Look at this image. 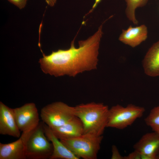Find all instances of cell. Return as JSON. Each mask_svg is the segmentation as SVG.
<instances>
[{
    "mask_svg": "<svg viewBox=\"0 0 159 159\" xmlns=\"http://www.w3.org/2000/svg\"><path fill=\"white\" fill-rule=\"evenodd\" d=\"M74 114L82 123L83 134L102 135L106 127L109 108L102 103H82L74 107Z\"/></svg>",
    "mask_w": 159,
    "mask_h": 159,
    "instance_id": "cell-2",
    "label": "cell"
},
{
    "mask_svg": "<svg viewBox=\"0 0 159 159\" xmlns=\"http://www.w3.org/2000/svg\"><path fill=\"white\" fill-rule=\"evenodd\" d=\"M44 122H40L34 130L27 133H22L27 159H49L53 151V146L46 136Z\"/></svg>",
    "mask_w": 159,
    "mask_h": 159,
    "instance_id": "cell-3",
    "label": "cell"
},
{
    "mask_svg": "<svg viewBox=\"0 0 159 159\" xmlns=\"http://www.w3.org/2000/svg\"><path fill=\"white\" fill-rule=\"evenodd\" d=\"M111 159H124V156H122L120 154L117 147L113 145L112 147Z\"/></svg>",
    "mask_w": 159,
    "mask_h": 159,
    "instance_id": "cell-17",
    "label": "cell"
},
{
    "mask_svg": "<svg viewBox=\"0 0 159 159\" xmlns=\"http://www.w3.org/2000/svg\"><path fill=\"white\" fill-rule=\"evenodd\" d=\"M105 21L92 36L85 40L79 41L78 48L75 46L74 38L67 49H59L48 55L42 52L43 57L39 62L43 72L56 77L65 75L74 77L80 73L96 69L103 34L102 26Z\"/></svg>",
    "mask_w": 159,
    "mask_h": 159,
    "instance_id": "cell-1",
    "label": "cell"
},
{
    "mask_svg": "<svg viewBox=\"0 0 159 159\" xmlns=\"http://www.w3.org/2000/svg\"><path fill=\"white\" fill-rule=\"evenodd\" d=\"M142 65L147 75L159 76V41L149 49L143 60Z\"/></svg>",
    "mask_w": 159,
    "mask_h": 159,
    "instance_id": "cell-14",
    "label": "cell"
},
{
    "mask_svg": "<svg viewBox=\"0 0 159 159\" xmlns=\"http://www.w3.org/2000/svg\"><path fill=\"white\" fill-rule=\"evenodd\" d=\"M103 135L83 134L78 137L60 141L79 159H96Z\"/></svg>",
    "mask_w": 159,
    "mask_h": 159,
    "instance_id": "cell-4",
    "label": "cell"
},
{
    "mask_svg": "<svg viewBox=\"0 0 159 159\" xmlns=\"http://www.w3.org/2000/svg\"><path fill=\"white\" fill-rule=\"evenodd\" d=\"M45 135L52 143L53 151L50 159H79L54 134L52 130L44 122Z\"/></svg>",
    "mask_w": 159,
    "mask_h": 159,
    "instance_id": "cell-12",
    "label": "cell"
},
{
    "mask_svg": "<svg viewBox=\"0 0 159 159\" xmlns=\"http://www.w3.org/2000/svg\"><path fill=\"white\" fill-rule=\"evenodd\" d=\"M20 131L17 126L13 108L0 102V134L19 138Z\"/></svg>",
    "mask_w": 159,
    "mask_h": 159,
    "instance_id": "cell-9",
    "label": "cell"
},
{
    "mask_svg": "<svg viewBox=\"0 0 159 159\" xmlns=\"http://www.w3.org/2000/svg\"><path fill=\"white\" fill-rule=\"evenodd\" d=\"M145 111L144 107L132 104L125 107L119 104L113 106L109 109L107 127L125 129L141 117Z\"/></svg>",
    "mask_w": 159,
    "mask_h": 159,
    "instance_id": "cell-5",
    "label": "cell"
},
{
    "mask_svg": "<svg viewBox=\"0 0 159 159\" xmlns=\"http://www.w3.org/2000/svg\"><path fill=\"white\" fill-rule=\"evenodd\" d=\"M50 128L54 135L59 140L72 138L84 133L82 123L76 116L62 125Z\"/></svg>",
    "mask_w": 159,
    "mask_h": 159,
    "instance_id": "cell-10",
    "label": "cell"
},
{
    "mask_svg": "<svg viewBox=\"0 0 159 159\" xmlns=\"http://www.w3.org/2000/svg\"><path fill=\"white\" fill-rule=\"evenodd\" d=\"M147 34V28L145 25L135 27L130 25L126 30H122L119 40L125 44L135 47L146 39Z\"/></svg>",
    "mask_w": 159,
    "mask_h": 159,
    "instance_id": "cell-11",
    "label": "cell"
},
{
    "mask_svg": "<svg viewBox=\"0 0 159 159\" xmlns=\"http://www.w3.org/2000/svg\"><path fill=\"white\" fill-rule=\"evenodd\" d=\"M47 4L50 6H54L56 4L57 0H45Z\"/></svg>",
    "mask_w": 159,
    "mask_h": 159,
    "instance_id": "cell-20",
    "label": "cell"
},
{
    "mask_svg": "<svg viewBox=\"0 0 159 159\" xmlns=\"http://www.w3.org/2000/svg\"><path fill=\"white\" fill-rule=\"evenodd\" d=\"M74 107L62 102L49 104L41 110L40 116L42 122L50 128L60 126L75 116Z\"/></svg>",
    "mask_w": 159,
    "mask_h": 159,
    "instance_id": "cell-6",
    "label": "cell"
},
{
    "mask_svg": "<svg viewBox=\"0 0 159 159\" xmlns=\"http://www.w3.org/2000/svg\"><path fill=\"white\" fill-rule=\"evenodd\" d=\"M145 122L153 131L159 135V106L155 107L151 110L145 119Z\"/></svg>",
    "mask_w": 159,
    "mask_h": 159,
    "instance_id": "cell-16",
    "label": "cell"
},
{
    "mask_svg": "<svg viewBox=\"0 0 159 159\" xmlns=\"http://www.w3.org/2000/svg\"><path fill=\"white\" fill-rule=\"evenodd\" d=\"M127 4L125 10L126 15L129 20L135 24L137 25L138 21L136 19L135 11L138 7L145 6L148 0H125Z\"/></svg>",
    "mask_w": 159,
    "mask_h": 159,
    "instance_id": "cell-15",
    "label": "cell"
},
{
    "mask_svg": "<svg viewBox=\"0 0 159 159\" xmlns=\"http://www.w3.org/2000/svg\"><path fill=\"white\" fill-rule=\"evenodd\" d=\"M141 159H159V135L153 131L144 134L134 145Z\"/></svg>",
    "mask_w": 159,
    "mask_h": 159,
    "instance_id": "cell-8",
    "label": "cell"
},
{
    "mask_svg": "<svg viewBox=\"0 0 159 159\" xmlns=\"http://www.w3.org/2000/svg\"><path fill=\"white\" fill-rule=\"evenodd\" d=\"M20 9L24 8L26 6L28 0H8Z\"/></svg>",
    "mask_w": 159,
    "mask_h": 159,
    "instance_id": "cell-18",
    "label": "cell"
},
{
    "mask_svg": "<svg viewBox=\"0 0 159 159\" xmlns=\"http://www.w3.org/2000/svg\"><path fill=\"white\" fill-rule=\"evenodd\" d=\"M124 159H141V154L135 150L127 156H124Z\"/></svg>",
    "mask_w": 159,
    "mask_h": 159,
    "instance_id": "cell-19",
    "label": "cell"
},
{
    "mask_svg": "<svg viewBox=\"0 0 159 159\" xmlns=\"http://www.w3.org/2000/svg\"><path fill=\"white\" fill-rule=\"evenodd\" d=\"M13 110L18 127L22 133L31 131L39 124V115L34 103H27Z\"/></svg>",
    "mask_w": 159,
    "mask_h": 159,
    "instance_id": "cell-7",
    "label": "cell"
},
{
    "mask_svg": "<svg viewBox=\"0 0 159 159\" xmlns=\"http://www.w3.org/2000/svg\"><path fill=\"white\" fill-rule=\"evenodd\" d=\"M25 146L21 136L17 140L8 143H0V159H26Z\"/></svg>",
    "mask_w": 159,
    "mask_h": 159,
    "instance_id": "cell-13",
    "label": "cell"
}]
</instances>
